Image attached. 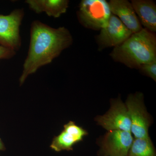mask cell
Wrapping results in <instances>:
<instances>
[{"label": "cell", "instance_id": "6da1fadb", "mask_svg": "<svg viewBox=\"0 0 156 156\" xmlns=\"http://www.w3.org/2000/svg\"><path fill=\"white\" fill-rule=\"evenodd\" d=\"M73 38L64 27L55 28L39 20L32 22L28 53L19 79L22 86L29 76L42 66L51 63L72 44Z\"/></svg>", "mask_w": 156, "mask_h": 156}, {"label": "cell", "instance_id": "7a4b0ae2", "mask_svg": "<svg viewBox=\"0 0 156 156\" xmlns=\"http://www.w3.org/2000/svg\"><path fill=\"white\" fill-rule=\"evenodd\" d=\"M110 56L114 61L138 69L142 65L156 60L155 34L143 28L114 48Z\"/></svg>", "mask_w": 156, "mask_h": 156}, {"label": "cell", "instance_id": "3957f363", "mask_svg": "<svg viewBox=\"0 0 156 156\" xmlns=\"http://www.w3.org/2000/svg\"><path fill=\"white\" fill-rule=\"evenodd\" d=\"M111 14L108 2L105 0H82L77 12L81 25L95 30L105 27Z\"/></svg>", "mask_w": 156, "mask_h": 156}, {"label": "cell", "instance_id": "277c9868", "mask_svg": "<svg viewBox=\"0 0 156 156\" xmlns=\"http://www.w3.org/2000/svg\"><path fill=\"white\" fill-rule=\"evenodd\" d=\"M24 15L22 8L14 9L8 15L0 14V45L16 52L20 49V27Z\"/></svg>", "mask_w": 156, "mask_h": 156}, {"label": "cell", "instance_id": "5b68a950", "mask_svg": "<svg viewBox=\"0 0 156 156\" xmlns=\"http://www.w3.org/2000/svg\"><path fill=\"white\" fill-rule=\"evenodd\" d=\"M126 104L131 122V132L134 138L149 137V128L151 121L144 103V96L141 92H136L128 95Z\"/></svg>", "mask_w": 156, "mask_h": 156}, {"label": "cell", "instance_id": "8992f818", "mask_svg": "<svg viewBox=\"0 0 156 156\" xmlns=\"http://www.w3.org/2000/svg\"><path fill=\"white\" fill-rule=\"evenodd\" d=\"M95 121L108 131L120 130L131 132V119L128 110L120 98L112 100L109 110L103 115L96 117Z\"/></svg>", "mask_w": 156, "mask_h": 156}, {"label": "cell", "instance_id": "52a82bcc", "mask_svg": "<svg viewBox=\"0 0 156 156\" xmlns=\"http://www.w3.org/2000/svg\"><path fill=\"white\" fill-rule=\"evenodd\" d=\"M100 30L96 37L99 51L119 46L132 34L118 17L112 14L107 25Z\"/></svg>", "mask_w": 156, "mask_h": 156}, {"label": "cell", "instance_id": "ba28073f", "mask_svg": "<svg viewBox=\"0 0 156 156\" xmlns=\"http://www.w3.org/2000/svg\"><path fill=\"white\" fill-rule=\"evenodd\" d=\"M133 140L131 132L109 131L101 141L99 153L102 156H127Z\"/></svg>", "mask_w": 156, "mask_h": 156}, {"label": "cell", "instance_id": "9c48e42d", "mask_svg": "<svg viewBox=\"0 0 156 156\" xmlns=\"http://www.w3.org/2000/svg\"><path fill=\"white\" fill-rule=\"evenodd\" d=\"M88 134V132L82 127L70 121L64 125V129L60 134L53 138L50 147L56 152L73 150V146L82 141Z\"/></svg>", "mask_w": 156, "mask_h": 156}, {"label": "cell", "instance_id": "30bf717a", "mask_svg": "<svg viewBox=\"0 0 156 156\" xmlns=\"http://www.w3.org/2000/svg\"><path fill=\"white\" fill-rule=\"evenodd\" d=\"M108 4L112 14L118 17L132 34L143 28L131 2L128 0H111Z\"/></svg>", "mask_w": 156, "mask_h": 156}, {"label": "cell", "instance_id": "8fae6325", "mask_svg": "<svg viewBox=\"0 0 156 156\" xmlns=\"http://www.w3.org/2000/svg\"><path fill=\"white\" fill-rule=\"evenodd\" d=\"M25 3L36 14L45 13L49 17L58 18L66 13L69 6L68 0H26Z\"/></svg>", "mask_w": 156, "mask_h": 156}, {"label": "cell", "instance_id": "7c38bea8", "mask_svg": "<svg viewBox=\"0 0 156 156\" xmlns=\"http://www.w3.org/2000/svg\"><path fill=\"white\" fill-rule=\"evenodd\" d=\"M141 25L151 32H156V5L151 0H132L131 2Z\"/></svg>", "mask_w": 156, "mask_h": 156}, {"label": "cell", "instance_id": "4fadbf2b", "mask_svg": "<svg viewBox=\"0 0 156 156\" xmlns=\"http://www.w3.org/2000/svg\"><path fill=\"white\" fill-rule=\"evenodd\" d=\"M127 156H156L155 148L150 137L134 138Z\"/></svg>", "mask_w": 156, "mask_h": 156}, {"label": "cell", "instance_id": "5bb4252c", "mask_svg": "<svg viewBox=\"0 0 156 156\" xmlns=\"http://www.w3.org/2000/svg\"><path fill=\"white\" fill-rule=\"evenodd\" d=\"M141 73L156 81V60L141 65L138 69Z\"/></svg>", "mask_w": 156, "mask_h": 156}, {"label": "cell", "instance_id": "9a60e30c", "mask_svg": "<svg viewBox=\"0 0 156 156\" xmlns=\"http://www.w3.org/2000/svg\"><path fill=\"white\" fill-rule=\"evenodd\" d=\"M17 52L0 45V59H9L13 58Z\"/></svg>", "mask_w": 156, "mask_h": 156}, {"label": "cell", "instance_id": "2e32d148", "mask_svg": "<svg viewBox=\"0 0 156 156\" xmlns=\"http://www.w3.org/2000/svg\"><path fill=\"white\" fill-rule=\"evenodd\" d=\"M5 147L4 145L2 140L0 138V151H5Z\"/></svg>", "mask_w": 156, "mask_h": 156}]
</instances>
